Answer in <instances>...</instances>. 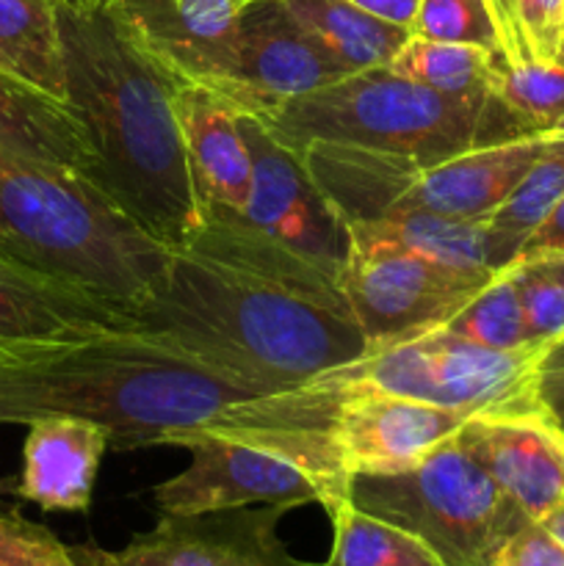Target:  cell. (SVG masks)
<instances>
[{"label":"cell","instance_id":"6da1fadb","mask_svg":"<svg viewBox=\"0 0 564 566\" xmlns=\"http://www.w3.org/2000/svg\"><path fill=\"white\" fill-rule=\"evenodd\" d=\"M343 392L313 381L263 390L213 368L155 329L0 363V423L72 415L108 431V451L177 446L205 434L274 448L348 492L332 440Z\"/></svg>","mask_w":564,"mask_h":566},{"label":"cell","instance_id":"7a4b0ae2","mask_svg":"<svg viewBox=\"0 0 564 566\" xmlns=\"http://www.w3.org/2000/svg\"><path fill=\"white\" fill-rule=\"evenodd\" d=\"M64 48L66 103L86 125L94 182L166 249L199 230L177 119V86L108 6L55 0Z\"/></svg>","mask_w":564,"mask_h":566},{"label":"cell","instance_id":"3957f363","mask_svg":"<svg viewBox=\"0 0 564 566\" xmlns=\"http://www.w3.org/2000/svg\"><path fill=\"white\" fill-rule=\"evenodd\" d=\"M144 321L213 368L263 390L313 385L368 352V337L352 315L191 249H171Z\"/></svg>","mask_w":564,"mask_h":566},{"label":"cell","instance_id":"277c9868","mask_svg":"<svg viewBox=\"0 0 564 566\" xmlns=\"http://www.w3.org/2000/svg\"><path fill=\"white\" fill-rule=\"evenodd\" d=\"M169 254L86 175L0 147V258L144 318Z\"/></svg>","mask_w":564,"mask_h":566},{"label":"cell","instance_id":"5b68a950","mask_svg":"<svg viewBox=\"0 0 564 566\" xmlns=\"http://www.w3.org/2000/svg\"><path fill=\"white\" fill-rule=\"evenodd\" d=\"M484 99L437 94L390 66H376L348 72L254 119L291 149L326 142L437 164L476 147Z\"/></svg>","mask_w":564,"mask_h":566},{"label":"cell","instance_id":"8992f818","mask_svg":"<svg viewBox=\"0 0 564 566\" xmlns=\"http://www.w3.org/2000/svg\"><path fill=\"white\" fill-rule=\"evenodd\" d=\"M348 501L412 531L446 566H492L503 542L529 520L457 437L398 473L352 475Z\"/></svg>","mask_w":564,"mask_h":566},{"label":"cell","instance_id":"52a82bcc","mask_svg":"<svg viewBox=\"0 0 564 566\" xmlns=\"http://www.w3.org/2000/svg\"><path fill=\"white\" fill-rule=\"evenodd\" d=\"M542 354L545 348L540 346L484 348L435 326L404 340L370 346L352 365L315 381L337 392H382L464 415L547 412L540 398Z\"/></svg>","mask_w":564,"mask_h":566},{"label":"cell","instance_id":"ba28073f","mask_svg":"<svg viewBox=\"0 0 564 566\" xmlns=\"http://www.w3.org/2000/svg\"><path fill=\"white\" fill-rule=\"evenodd\" d=\"M492 276L437 263L398 243L352 235L341 280L370 348L448 324Z\"/></svg>","mask_w":564,"mask_h":566},{"label":"cell","instance_id":"9c48e42d","mask_svg":"<svg viewBox=\"0 0 564 566\" xmlns=\"http://www.w3.org/2000/svg\"><path fill=\"white\" fill-rule=\"evenodd\" d=\"M186 451L191 453V464L175 479L153 486V503L160 514L238 506L296 509L307 503H321L330 514L348 501V492L274 448L205 434L188 442Z\"/></svg>","mask_w":564,"mask_h":566},{"label":"cell","instance_id":"30bf717a","mask_svg":"<svg viewBox=\"0 0 564 566\" xmlns=\"http://www.w3.org/2000/svg\"><path fill=\"white\" fill-rule=\"evenodd\" d=\"M238 125L252 158V188L238 216L282 247L343 274L352 235L315 188L299 153L276 142L254 116L238 114Z\"/></svg>","mask_w":564,"mask_h":566},{"label":"cell","instance_id":"8fae6325","mask_svg":"<svg viewBox=\"0 0 564 566\" xmlns=\"http://www.w3.org/2000/svg\"><path fill=\"white\" fill-rule=\"evenodd\" d=\"M348 75L304 33L282 0H252L238 17L236 59L213 88L238 114L263 116Z\"/></svg>","mask_w":564,"mask_h":566},{"label":"cell","instance_id":"7c38bea8","mask_svg":"<svg viewBox=\"0 0 564 566\" xmlns=\"http://www.w3.org/2000/svg\"><path fill=\"white\" fill-rule=\"evenodd\" d=\"M144 329L138 313L0 258V363Z\"/></svg>","mask_w":564,"mask_h":566},{"label":"cell","instance_id":"4fadbf2b","mask_svg":"<svg viewBox=\"0 0 564 566\" xmlns=\"http://www.w3.org/2000/svg\"><path fill=\"white\" fill-rule=\"evenodd\" d=\"M291 506H238L160 514L147 534L119 551L122 566H315L291 556L280 539Z\"/></svg>","mask_w":564,"mask_h":566},{"label":"cell","instance_id":"5bb4252c","mask_svg":"<svg viewBox=\"0 0 564 566\" xmlns=\"http://www.w3.org/2000/svg\"><path fill=\"white\" fill-rule=\"evenodd\" d=\"M133 42L177 83L216 88L238 44V0H111Z\"/></svg>","mask_w":564,"mask_h":566},{"label":"cell","instance_id":"9a60e30c","mask_svg":"<svg viewBox=\"0 0 564 566\" xmlns=\"http://www.w3.org/2000/svg\"><path fill=\"white\" fill-rule=\"evenodd\" d=\"M453 437L529 520L564 506V429L547 412L470 415Z\"/></svg>","mask_w":564,"mask_h":566},{"label":"cell","instance_id":"2e32d148","mask_svg":"<svg viewBox=\"0 0 564 566\" xmlns=\"http://www.w3.org/2000/svg\"><path fill=\"white\" fill-rule=\"evenodd\" d=\"M470 415L382 392H343L332 423L337 457L348 475L398 473L453 437Z\"/></svg>","mask_w":564,"mask_h":566},{"label":"cell","instance_id":"e0dca14e","mask_svg":"<svg viewBox=\"0 0 564 566\" xmlns=\"http://www.w3.org/2000/svg\"><path fill=\"white\" fill-rule=\"evenodd\" d=\"M564 133H534L501 144H481L437 164H415L398 210H429L451 219L484 221L506 202L553 138Z\"/></svg>","mask_w":564,"mask_h":566},{"label":"cell","instance_id":"ac0fdd59","mask_svg":"<svg viewBox=\"0 0 564 566\" xmlns=\"http://www.w3.org/2000/svg\"><path fill=\"white\" fill-rule=\"evenodd\" d=\"M177 119L199 219L208 213H241L252 188V158L238 111L213 88L180 83Z\"/></svg>","mask_w":564,"mask_h":566},{"label":"cell","instance_id":"d6986e66","mask_svg":"<svg viewBox=\"0 0 564 566\" xmlns=\"http://www.w3.org/2000/svg\"><path fill=\"white\" fill-rule=\"evenodd\" d=\"M108 431L72 415H48L28 423L17 495L42 512H88Z\"/></svg>","mask_w":564,"mask_h":566},{"label":"cell","instance_id":"ffe728a7","mask_svg":"<svg viewBox=\"0 0 564 566\" xmlns=\"http://www.w3.org/2000/svg\"><path fill=\"white\" fill-rule=\"evenodd\" d=\"M0 147L86 175L94 182V144L70 103L48 97L0 72Z\"/></svg>","mask_w":564,"mask_h":566},{"label":"cell","instance_id":"44dd1931","mask_svg":"<svg viewBox=\"0 0 564 566\" xmlns=\"http://www.w3.org/2000/svg\"><path fill=\"white\" fill-rule=\"evenodd\" d=\"M534 133H564V66L536 61L509 64L506 59H498L476 147Z\"/></svg>","mask_w":564,"mask_h":566},{"label":"cell","instance_id":"7402d4cb","mask_svg":"<svg viewBox=\"0 0 564 566\" xmlns=\"http://www.w3.org/2000/svg\"><path fill=\"white\" fill-rule=\"evenodd\" d=\"M310 39L346 72L390 66L412 33L348 0H282Z\"/></svg>","mask_w":564,"mask_h":566},{"label":"cell","instance_id":"603a6c76","mask_svg":"<svg viewBox=\"0 0 564 566\" xmlns=\"http://www.w3.org/2000/svg\"><path fill=\"white\" fill-rule=\"evenodd\" d=\"M0 72L66 103L55 0H0Z\"/></svg>","mask_w":564,"mask_h":566},{"label":"cell","instance_id":"cb8c5ba5","mask_svg":"<svg viewBox=\"0 0 564 566\" xmlns=\"http://www.w3.org/2000/svg\"><path fill=\"white\" fill-rule=\"evenodd\" d=\"M564 197V136L536 158L529 175L514 186L506 202L484 221V252L490 271H503L514 263L531 232L542 224L553 205Z\"/></svg>","mask_w":564,"mask_h":566},{"label":"cell","instance_id":"d4e9b609","mask_svg":"<svg viewBox=\"0 0 564 566\" xmlns=\"http://www.w3.org/2000/svg\"><path fill=\"white\" fill-rule=\"evenodd\" d=\"M484 221L451 219V216H437L429 210H398V213H387L376 221L352 224L348 235L398 243L409 252H418L437 263L453 265V269L495 274L487 265Z\"/></svg>","mask_w":564,"mask_h":566},{"label":"cell","instance_id":"484cf974","mask_svg":"<svg viewBox=\"0 0 564 566\" xmlns=\"http://www.w3.org/2000/svg\"><path fill=\"white\" fill-rule=\"evenodd\" d=\"M332 520V553L321 566H446L412 531L343 501Z\"/></svg>","mask_w":564,"mask_h":566},{"label":"cell","instance_id":"4316f807","mask_svg":"<svg viewBox=\"0 0 564 566\" xmlns=\"http://www.w3.org/2000/svg\"><path fill=\"white\" fill-rule=\"evenodd\" d=\"M498 59L503 55L476 48V44L409 36L390 61V70L448 97H487L492 66Z\"/></svg>","mask_w":564,"mask_h":566},{"label":"cell","instance_id":"83f0119b","mask_svg":"<svg viewBox=\"0 0 564 566\" xmlns=\"http://www.w3.org/2000/svg\"><path fill=\"white\" fill-rule=\"evenodd\" d=\"M442 329L484 348H498V352L536 346L525 326L518 287L509 271H498L448 324H442Z\"/></svg>","mask_w":564,"mask_h":566},{"label":"cell","instance_id":"f1b7e54d","mask_svg":"<svg viewBox=\"0 0 564 566\" xmlns=\"http://www.w3.org/2000/svg\"><path fill=\"white\" fill-rule=\"evenodd\" d=\"M503 271L518 287L531 340L547 348L564 335V254L514 260Z\"/></svg>","mask_w":564,"mask_h":566},{"label":"cell","instance_id":"f546056e","mask_svg":"<svg viewBox=\"0 0 564 566\" xmlns=\"http://www.w3.org/2000/svg\"><path fill=\"white\" fill-rule=\"evenodd\" d=\"M409 33L431 42L476 44L503 55L495 20L484 0H418Z\"/></svg>","mask_w":564,"mask_h":566},{"label":"cell","instance_id":"4dcf8cb0","mask_svg":"<svg viewBox=\"0 0 564 566\" xmlns=\"http://www.w3.org/2000/svg\"><path fill=\"white\" fill-rule=\"evenodd\" d=\"M0 566H72V553L53 531L0 506Z\"/></svg>","mask_w":564,"mask_h":566},{"label":"cell","instance_id":"1f68e13d","mask_svg":"<svg viewBox=\"0 0 564 566\" xmlns=\"http://www.w3.org/2000/svg\"><path fill=\"white\" fill-rule=\"evenodd\" d=\"M514 22L525 61L553 64L564 31V0H514Z\"/></svg>","mask_w":564,"mask_h":566},{"label":"cell","instance_id":"d6a6232c","mask_svg":"<svg viewBox=\"0 0 564 566\" xmlns=\"http://www.w3.org/2000/svg\"><path fill=\"white\" fill-rule=\"evenodd\" d=\"M492 566H564V545L545 523L525 520L503 542Z\"/></svg>","mask_w":564,"mask_h":566},{"label":"cell","instance_id":"836d02e7","mask_svg":"<svg viewBox=\"0 0 564 566\" xmlns=\"http://www.w3.org/2000/svg\"><path fill=\"white\" fill-rule=\"evenodd\" d=\"M547 254H564V197L553 205L551 213L542 219L523 243L514 260H529V258H547Z\"/></svg>","mask_w":564,"mask_h":566},{"label":"cell","instance_id":"e575fe53","mask_svg":"<svg viewBox=\"0 0 564 566\" xmlns=\"http://www.w3.org/2000/svg\"><path fill=\"white\" fill-rule=\"evenodd\" d=\"M487 9H490L492 20H495L498 36H501V50L503 59L509 64H523V44H520L518 22H514V0H484Z\"/></svg>","mask_w":564,"mask_h":566},{"label":"cell","instance_id":"d590c367","mask_svg":"<svg viewBox=\"0 0 564 566\" xmlns=\"http://www.w3.org/2000/svg\"><path fill=\"white\" fill-rule=\"evenodd\" d=\"M348 3L379 17V20L393 22V25L407 28V31L415 20V11H418V0H348Z\"/></svg>","mask_w":564,"mask_h":566},{"label":"cell","instance_id":"8d00e7d4","mask_svg":"<svg viewBox=\"0 0 564 566\" xmlns=\"http://www.w3.org/2000/svg\"><path fill=\"white\" fill-rule=\"evenodd\" d=\"M540 398L551 418L564 429V370L540 374Z\"/></svg>","mask_w":564,"mask_h":566},{"label":"cell","instance_id":"74e56055","mask_svg":"<svg viewBox=\"0 0 564 566\" xmlns=\"http://www.w3.org/2000/svg\"><path fill=\"white\" fill-rule=\"evenodd\" d=\"M72 566H122L116 553L103 551L97 545H70Z\"/></svg>","mask_w":564,"mask_h":566},{"label":"cell","instance_id":"f35d334b","mask_svg":"<svg viewBox=\"0 0 564 566\" xmlns=\"http://www.w3.org/2000/svg\"><path fill=\"white\" fill-rule=\"evenodd\" d=\"M545 370H564V335L558 340H553L545 348V354H542L540 374H545Z\"/></svg>","mask_w":564,"mask_h":566},{"label":"cell","instance_id":"ab89813d","mask_svg":"<svg viewBox=\"0 0 564 566\" xmlns=\"http://www.w3.org/2000/svg\"><path fill=\"white\" fill-rule=\"evenodd\" d=\"M545 525L553 531V534H556V539L564 545V506L558 509V512H553L551 517L545 520Z\"/></svg>","mask_w":564,"mask_h":566},{"label":"cell","instance_id":"60d3db41","mask_svg":"<svg viewBox=\"0 0 564 566\" xmlns=\"http://www.w3.org/2000/svg\"><path fill=\"white\" fill-rule=\"evenodd\" d=\"M553 64L564 66V31H562V39H558V48H556V55H553Z\"/></svg>","mask_w":564,"mask_h":566},{"label":"cell","instance_id":"b9f144b4","mask_svg":"<svg viewBox=\"0 0 564 566\" xmlns=\"http://www.w3.org/2000/svg\"><path fill=\"white\" fill-rule=\"evenodd\" d=\"M72 3H81V6H108L111 0H72Z\"/></svg>","mask_w":564,"mask_h":566},{"label":"cell","instance_id":"7bdbcfd3","mask_svg":"<svg viewBox=\"0 0 564 566\" xmlns=\"http://www.w3.org/2000/svg\"><path fill=\"white\" fill-rule=\"evenodd\" d=\"M238 3H241V6H243V3H252V0H238Z\"/></svg>","mask_w":564,"mask_h":566}]
</instances>
